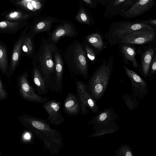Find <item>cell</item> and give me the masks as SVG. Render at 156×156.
I'll return each mask as SVG.
<instances>
[{"mask_svg":"<svg viewBox=\"0 0 156 156\" xmlns=\"http://www.w3.org/2000/svg\"><path fill=\"white\" fill-rule=\"evenodd\" d=\"M51 21L48 20L40 22L35 26L33 31L30 34L34 37L37 33L48 31L51 27Z\"/></svg>","mask_w":156,"mask_h":156,"instance_id":"603a6c76","label":"cell"},{"mask_svg":"<svg viewBox=\"0 0 156 156\" xmlns=\"http://www.w3.org/2000/svg\"><path fill=\"white\" fill-rule=\"evenodd\" d=\"M86 41L92 47L100 51H102L104 43L102 36L98 33H94L87 36Z\"/></svg>","mask_w":156,"mask_h":156,"instance_id":"44dd1931","label":"cell"},{"mask_svg":"<svg viewBox=\"0 0 156 156\" xmlns=\"http://www.w3.org/2000/svg\"><path fill=\"white\" fill-rule=\"evenodd\" d=\"M32 136L31 134L28 132H26L23 136V138L25 141L30 142L32 139Z\"/></svg>","mask_w":156,"mask_h":156,"instance_id":"4dcf8cb0","label":"cell"},{"mask_svg":"<svg viewBox=\"0 0 156 156\" xmlns=\"http://www.w3.org/2000/svg\"><path fill=\"white\" fill-rule=\"evenodd\" d=\"M119 45L118 48L125 65H128L130 62L134 68L138 69L139 64L136 58V48L134 45L122 44Z\"/></svg>","mask_w":156,"mask_h":156,"instance_id":"5bb4252c","label":"cell"},{"mask_svg":"<svg viewBox=\"0 0 156 156\" xmlns=\"http://www.w3.org/2000/svg\"><path fill=\"white\" fill-rule=\"evenodd\" d=\"M23 1H25V2H31L32 1H40V0H22Z\"/></svg>","mask_w":156,"mask_h":156,"instance_id":"8d00e7d4","label":"cell"},{"mask_svg":"<svg viewBox=\"0 0 156 156\" xmlns=\"http://www.w3.org/2000/svg\"><path fill=\"white\" fill-rule=\"evenodd\" d=\"M76 84V95L79 100L81 113L85 115L87 113L86 106L88 105V101L90 97L87 92L86 86L81 81L74 79Z\"/></svg>","mask_w":156,"mask_h":156,"instance_id":"e0dca14e","label":"cell"},{"mask_svg":"<svg viewBox=\"0 0 156 156\" xmlns=\"http://www.w3.org/2000/svg\"><path fill=\"white\" fill-rule=\"evenodd\" d=\"M55 63V92L61 94L62 90L64 60L61 51L57 44L54 53Z\"/></svg>","mask_w":156,"mask_h":156,"instance_id":"8fae6325","label":"cell"},{"mask_svg":"<svg viewBox=\"0 0 156 156\" xmlns=\"http://www.w3.org/2000/svg\"><path fill=\"white\" fill-rule=\"evenodd\" d=\"M28 15L24 14L22 12L19 11L11 12L6 16L7 19L9 20H21L26 18Z\"/></svg>","mask_w":156,"mask_h":156,"instance_id":"484cf974","label":"cell"},{"mask_svg":"<svg viewBox=\"0 0 156 156\" xmlns=\"http://www.w3.org/2000/svg\"><path fill=\"white\" fill-rule=\"evenodd\" d=\"M140 30H156L155 28L146 23L144 20L133 22L120 21L112 23L105 37L109 45L112 46L113 43L122 36Z\"/></svg>","mask_w":156,"mask_h":156,"instance_id":"277c9868","label":"cell"},{"mask_svg":"<svg viewBox=\"0 0 156 156\" xmlns=\"http://www.w3.org/2000/svg\"><path fill=\"white\" fill-rule=\"evenodd\" d=\"M138 47L136 50L140 55V64L139 65V70L145 78L148 76L150 64L154 55L156 48L151 44H144Z\"/></svg>","mask_w":156,"mask_h":156,"instance_id":"ba28073f","label":"cell"},{"mask_svg":"<svg viewBox=\"0 0 156 156\" xmlns=\"http://www.w3.org/2000/svg\"><path fill=\"white\" fill-rule=\"evenodd\" d=\"M8 94L6 91L4 89L3 84L0 78V100L5 99Z\"/></svg>","mask_w":156,"mask_h":156,"instance_id":"83f0119b","label":"cell"},{"mask_svg":"<svg viewBox=\"0 0 156 156\" xmlns=\"http://www.w3.org/2000/svg\"><path fill=\"white\" fill-rule=\"evenodd\" d=\"M28 76L27 72L25 71L17 78V87L21 96L25 100L35 103L43 104L48 101V97H43L35 92L29 82Z\"/></svg>","mask_w":156,"mask_h":156,"instance_id":"52a82bcc","label":"cell"},{"mask_svg":"<svg viewBox=\"0 0 156 156\" xmlns=\"http://www.w3.org/2000/svg\"><path fill=\"white\" fill-rule=\"evenodd\" d=\"M85 2L89 4H91L92 2L91 0H83Z\"/></svg>","mask_w":156,"mask_h":156,"instance_id":"e575fe53","label":"cell"},{"mask_svg":"<svg viewBox=\"0 0 156 156\" xmlns=\"http://www.w3.org/2000/svg\"><path fill=\"white\" fill-rule=\"evenodd\" d=\"M133 4V0H115L106 6L105 17L110 18L119 15L128 10Z\"/></svg>","mask_w":156,"mask_h":156,"instance_id":"4fadbf2b","label":"cell"},{"mask_svg":"<svg viewBox=\"0 0 156 156\" xmlns=\"http://www.w3.org/2000/svg\"><path fill=\"white\" fill-rule=\"evenodd\" d=\"M156 72V55L155 54L150 64L148 76L153 77Z\"/></svg>","mask_w":156,"mask_h":156,"instance_id":"4316f807","label":"cell"},{"mask_svg":"<svg viewBox=\"0 0 156 156\" xmlns=\"http://www.w3.org/2000/svg\"><path fill=\"white\" fill-rule=\"evenodd\" d=\"M56 44L49 38L41 39L38 48L31 59L32 66L41 73L48 90L55 92L54 53Z\"/></svg>","mask_w":156,"mask_h":156,"instance_id":"7a4b0ae2","label":"cell"},{"mask_svg":"<svg viewBox=\"0 0 156 156\" xmlns=\"http://www.w3.org/2000/svg\"><path fill=\"white\" fill-rule=\"evenodd\" d=\"M107 115L105 113L101 114L99 116V119L101 121L104 120L107 118Z\"/></svg>","mask_w":156,"mask_h":156,"instance_id":"836d02e7","label":"cell"},{"mask_svg":"<svg viewBox=\"0 0 156 156\" xmlns=\"http://www.w3.org/2000/svg\"><path fill=\"white\" fill-rule=\"evenodd\" d=\"M19 5H22L27 9L32 11H35L31 2H25L22 0L17 3Z\"/></svg>","mask_w":156,"mask_h":156,"instance_id":"f1b7e54d","label":"cell"},{"mask_svg":"<svg viewBox=\"0 0 156 156\" xmlns=\"http://www.w3.org/2000/svg\"><path fill=\"white\" fill-rule=\"evenodd\" d=\"M126 156H132V154L129 151H127L126 154Z\"/></svg>","mask_w":156,"mask_h":156,"instance_id":"d590c367","label":"cell"},{"mask_svg":"<svg viewBox=\"0 0 156 156\" xmlns=\"http://www.w3.org/2000/svg\"><path fill=\"white\" fill-rule=\"evenodd\" d=\"M101 4L106 6L113 2L115 0H98Z\"/></svg>","mask_w":156,"mask_h":156,"instance_id":"1f68e13d","label":"cell"},{"mask_svg":"<svg viewBox=\"0 0 156 156\" xmlns=\"http://www.w3.org/2000/svg\"><path fill=\"white\" fill-rule=\"evenodd\" d=\"M19 23L4 21L0 22V31L7 33H15L19 27Z\"/></svg>","mask_w":156,"mask_h":156,"instance_id":"7402d4cb","label":"cell"},{"mask_svg":"<svg viewBox=\"0 0 156 156\" xmlns=\"http://www.w3.org/2000/svg\"><path fill=\"white\" fill-rule=\"evenodd\" d=\"M0 71L2 73L9 78L10 76L8 58L7 48L5 45L0 41Z\"/></svg>","mask_w":156,"mask_h":156,"instance_id":"ffe728a7","label":"cell"},{"mask_svg":"<svg viewBox=\"0 0 156 156\" xmlns=\"http://www.w3.org/2000/svg\"><path fill=\"white\" fill-rule=\"evenodd\" d=\"M34 37L30 34H26L22 46V56L29 57L32 59L35 54Z\"/></svg>","mask_w":156,"mask_h":156,"instance_id":"d6986e66","label":"cell"},{"mask_svg":"<svg viewBox=\"0 0 156 156\" xmlns=\"http://www.w3.org/2000/svg\"><path fill=\"white\" fill-rule=\"evenodd\" d=\"M144 21L147 24H150L155 26L156 25V20L155 19H149L147 20H144Z\"/></svg>","mask_w":156,"mask_h":156,"instance_id":"d6a6232c","label":"cell"},{"mask_svg":"<svg viewBox=\"0 0 156 156\" xmlns=\"http://www.w3.org/2000/svg\"><path fill=\"white\" fill-rule=\"evenodd\" d=\"M61 101L51 100L43 103L42 107L48 115L46 120L48 124L58 126L65 121L61 112Z\"/></svg>","mask_w":156,"mask_h":156,"instance_id":"9c48e42d","label":"cell"},{"mask_svg":"<svg viewBox=\"0 0 156 156\" xmlns=\"http://www.w3.org/2000/svg\"><path fill=\"white\" fill-rule=\"evenodd\" d=\"M76 18L80 23L90 25L91 24L89 17L83 9L80 10Z\"/></svg>","mask_w":156,"mask_h":156,"instance_id":"d4e9b609","label":"cell"},{"mask_svg":"<svg viewBox=\"0 0 156 156\" xmlns=\"http://www.w3.org/2000/svg\"><path fill=\"white\" fill-rule=\"evenodd\" d=\"M31 2L35 10L39 9L41 8L42 5L40 2L33 1Z\"/></svg>","mask_w":156,"mask_h":156,"instance_id":"f546056e","label":"cell"},{"mask_svg":"<svg viewBox=\"0 0 156 156\" xmlns=\"http://www.w3.org/2000/svg\"><path fill=\"white\" fill-rule=\"evenodd\" d=\"M22 124L43 143V149L51 155L57 156L63 146L61 133L51 128L45 119L30 115L26 112L18 117Z\"/></svg>","mask_w":156,"mask_h":156,"instance_id":"6da1fadb","label":"cell"},{"mask_svg":"<svg viewBox=\"0 0 156 156\" xmlns=\"http://www.w3.org/2000/svg\"><path fill=\"white\" fill-rule=\"evenodd\" d=\"M114 58L110 56L108 60H103L101 64L93 72L88 84L92 91L101 93L107 85L112 73Z\"/></svg>","mask_w":156,"mask_h":156,"instance_id":"5b68a950","label":"cell"},{"mask_svg":"<svg viewBox=\"0 0 156 156\" xmlns=\"http://www.w3.org/2000/svg\"><path fill=\"white\" fill-rule=\"evenodd\" d=\"M87 58L92 63H94L96 60V55L94 50L91 47L85 40L82 43Z\"/></svg>","mask_w":156,"mask_h":156,"instance_id":"cb8c5ba5","label":"cell"},{"mask_svg":"<svg viewBox=\"0 0 156 156\" xmlns=\"http://www.w3.org/2000/svg\"><path fill=\"white\" fill-rule=\"evenodd\" d=\"M76 35L75 31L70 24L65 23L57 27L51 34L49 38L52 41L57 44L62 37H74Z\"/></svg>","mask_w":156,"mask_h":156,"instance_id":"2e32d148","label":"cell"},{"mask_svg":"<svg viewBox=\"0 0 156 156\" xmlns=\"http://www.w3.org/2000/svg\"><path fill=\"white\" fill-rule=\"evenodd\" d=\"M32 74L37 94L41 95L47 94L49 90L47 88L43 79L38 69L34 66H33Z\"/></svg>","mask_w":156,"mask_h":156,"instance_id":"ac0fdd59","label":"cell"},{"mask_svg":"<svg viewBox=\"0 0 156 156\" xmlns=\"http://www.w3.org/2000/svg\"><path fill=\"white\" fill-rule=\"evenodd\" d=\"M156 30H140L128 33L120 37L113 44L144 45L151 43L155 39Z\"/></svg>","mask_w":156,"mask_h":156,"instance_id":"8992f818","label":"cell"},{"mask_svg":"<svg viewBox=\"0 0 156 156\" xmlns=\"http://www.w3.org/2000/svg\"><path fill=\"white\" fill-rule=\"evenodd\" d=\"M61 51L72 79H74L77 75L87 79L88 77L87 58L82 44L75 40L64 51Z\"/></svg>","mask_w":156,"mask_h":156,"instance_id":"3957f363","label":"cell"},{"mask_svg":"<svg viewBox=\"0 0 156 156\" xmlns=\"http://www.w3.org/2000/svg\"><path fill=\"white\" fill-rule=\"evenodd\" d=\"M26 31L22 33L16 41L13 46L10 57L9 72L10 76H12L17 67L21 56L22 46Z\"/></svg>","mask_w":156,"mask_h":156,"instance_id":"7c38bea8","label":"cell"},{"mask_svg":"<svg viewBox=\"0 0 156 156\" xmlns=\"http://www.w3.org/2000/svg\"><path fill=\"white\" fill-rule=\"evenodd\" d=\"M155 3V0H137L128 10L120 15L125 18H135L148 11Z\"/></svg>","mask_w":156,"mask_h":156,"instance_id":"30bf717a","label":"cell"},{"mask_svg":"<svg viewBox=\"0 0 156 156\" xmlns=\"http://www.w3.org/2000/svg\"><path fill=\"white\" fill-rule=\"evenodd\" d=\"M63 110L67 115L71 117L79 115L80 106L76 95L68 92L63 102Z\"/></svg>","mask_w":156,"mask_h":156,"instance_id":"9a60e30c","label":"cell"}]
</instances>
